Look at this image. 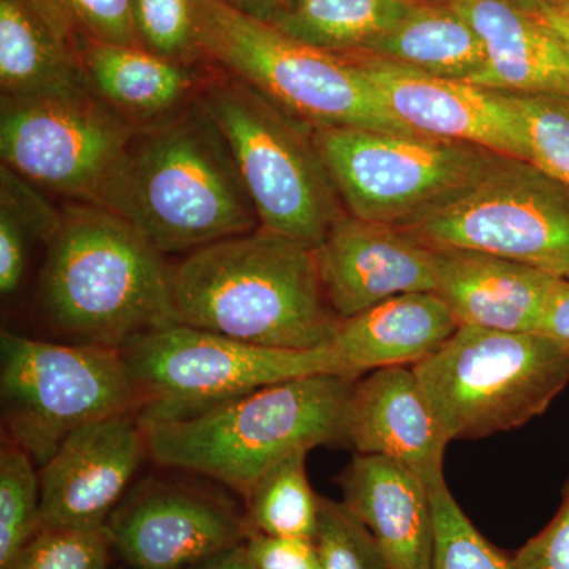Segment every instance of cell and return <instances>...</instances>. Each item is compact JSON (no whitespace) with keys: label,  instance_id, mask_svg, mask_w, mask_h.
<instances>
[{"label":"cell","instance_id":"obj_1","mask_svg":"<svg viewBox=\"0 0 569 569\" xmlns=\"http://www.w3.org/2000/svg\"><path fill=\"white\" fill-rule=\"evenodd\" d=\"M96 203L162 254L192 253L260 228L227 141L198 96L170 118L134 130Z\"/></svg>","mask_w":569,"mask_h":569},{"label":"cell","instance_id":"obj_2","mask_svg":"<svg viewBox=\"0 0 569 569\" xmlns=\"http://www.w3.org/2000/svg\"><path fill=\"white\" fill-rule=\"evenodd\" d=\"M178 323L250 346L313 350L335 336L316 249L257 228L187 253L173 266Z\"/></svg>","mask_w":569,"mask_h":569},{"label":"cell","instance_id":"obj_3","mask_svg":"<svg viewBox=\"0 0 569 569\" xmlns=\"http://www.w3.org/2000/svg\"><path fill=\"white\" fill-rule=\"evenodd\" d=\"M39 277L41 312L70 342L122 350L178 323L173 266L126 219L102 204L61 209Z\"/></svg>","mask_w":569,"mask_h":569},{"label":"cell","instance_id":"obj_4","mask_svg":"<svg viewBox=\"0 0 569 569\" xmlns=\"http://www.w3.org/2000/svg\"><path fill=\"white\" fill-rule=\"evenodd\" d=\"M356 378L316 373L269 385L194 417L146 426L159 466L249 496L264 471L299 449L347 443Z\"/></svg>","mask_w":569,"mask_h":569},{"label":"cell","instance_id":"obj_5","mask_svg":"<svg viewBox=\"0 0 569 569\" xmlns=\"http://www.w3.org/2000/svg\"><path fill=\"white\" fill-rule=\"evenodd\" d=\"M198 100L227 141L260 227L320 246L346 209L312 126L222 70L201 80Z\"/></svg>","mask_w":569,"mask_h":569},{"label":"cell","instance_id":"obj_6","mask_svg":"<svg viewBox=\"0 0 569 569\" xmlns=\"http://www.w3.org/2000/svg\"><path fill=\"white\" fill-rule=\"evenodd\" d=\"M193 17L203 59L241 78L301 121L417 133L397 121L350 59L287 36L233 0H193Z\"/></svg>","mask_w":569,"mask_h":569},{"label":"cell","instance_id":"obj_7","mask_svg":"<svg viewBox=\"0 0 569 569\" xmlns=\"http://www.w3.org/2000/svg\"><path fill=\"white\" fill-rule=\"evenodd\" d=\"M413 370L449 441L477 440L552 406L569 385V347L541 332L459 326Z\"/></svg>","mask_w":569,"mask_h":569},{"label":"cell","instance_id":"obj_8","mask_svg":"<svg viewBox=\"0 0 569 569\" xmlns=\"http://www.w3.org/2000/svg\"><path fill=\"white\" fill-rule=\"evenodd\" d=\"M343 209L370 222L410 227L481 181L498 153L429 134L312 126Z\"/></svg>","mask_w":569,"mask_h":569},{"label":"cell","instance_id":"obj_9","mask_svg":"<svg viewBox=\"0 0 569 569\" xmlns=\"http://www.w3.org/2000/svg\"><path fill=\"white\" fill-rule=\"evenodd\" d=\"M121 353L144 426L194 417L269 385L336 373L326 346L257 347L182 323L152 329Z\"/></svg>","mask_w":569,"mask_h":569},{"label":"cell","instance_id":"obj_10","mask_svg":"<svg viewBox=\"0 0 569 569\" xmlns=\"http://www.w3.org/2000/svg\"><path fill=\"white\" fill-rule=\"evenodd\" d=\"M0 399L6 436L39 470L81 427L137 411L118 348L0 335Z\"/></svg>","mask_w":569,"mask_h":569},{"label":"cell","instance_id":"obj_11","mask_svg":"<svg viewBox=\"0 0 569 569\" xmlns=\"http://www.w3.org/2000/svg\"><path fill=\"white\" fill-rule=\"evenodd\" d=\"M408 233L433 249L477 250L569 272V187L527 160L500 156L485 178Z\"/></svg>","mask_w":569,"mask_h":569},{"label":"cell","instance_id":"obj_12","mask_svg":"<svg viewBox=\"0 0 569 569\" xmlns=\"http://www.w3.org/2000/svg\"><path fill=\"white\" fill-rule=\"evenodd\" d=\"M134 127L93 92L2 97L3 167L41 190L96 203Z\"/></svg>","mask_w":569,"mask_h":569},{"label":"cell","instance_id":"obj_13","mask_svg":"<svg viewBox=\"0 0 569 569\" xmlns=\"http://www.w3.org/2000/svg\"><path fill=\"white\" fill-rule=\"evenodd\" d=\"M104 527L116 556L138 569H194L253 533L247 511L219 489L156 477L132 486Z\"/></svg>","mask_w":569,"mask_h":569},{"label":"cell","instance_id":"obj_14","mask_svg":"<svg viewBox=\"0 0 569 569\" xmlns=\"http://www.w3.org/2000/svg\"><path fill=\"white\" fill-rule=\"evenodd\" d=\"M389 112L417 133L470 142L530 162L522 119L505 91L433 77L367 54H348Z\"/></svg>","mask_w":569,"mask_h":569},{"label":"cell","instance_id":"obj_15","mask_svg":"<svg viewBox=\"0 0 569 569\" xmlns=\"http://www.w3.org/2000/svg\"><path fill=\"white\" fill-rule=\"evenodd\" d=\"M149 455L137 411L114 415L71 433L40 468V527L107 526Z\"/></svg>","mask_w":569,"mask_h":569},{"label":"cell","instance_id":"obj_16","mask_svg":"<svg viewBox=\"0 0 569 569\" xmlns=\"http://www.w3.org/2000/svg\"><path fill=\"white\" fill-rule=\"evenodd\" d=\"M326 301L339 320L395 296L433 291L438 250L406 228L343 213L316 247Z\"/></svg>","mask_w":569,"mask_h":569},{"label":"cell","instance_id":"obj_17","mask_svg":"<svg viewBox=\"0 0 569 569\" xmlns=\"http://www.w3.org/2000/svg\"><path fill=\"white\" fill-rule=\"evenodd\" d=\"M347 443L358 455L392 460L417 475L427 489L445 485L441 429L413 366L385 367L359 378L346 419Z\"/></svg>","mask_w":569,"mask_h":569},{"label":"cell","instance_id":"obj_18","mask_svg":"<svg viewBox=\"0 0 569 569\" xmlns=\"http://www.w3.org/2000/svg\"><path fill=\"white\" fill-rule=\"evenodd\" d=\"M433 293L459 326L538 332L561 277L477 250L437 249Z\"/></svg>","mask_w":569,"mask_h":569},{"label":"cell","instance_id":"obj_19","mask_svg":"<svg viewBox=\"0 0 569 569\" xmlns=\"http://www.w3.org/2000/svg\"><path fill=\"white\" fill-rule=\"evenodd\" d=\"M82 41L61 0H0L2 97L92 92Z\"/></svg>","mask_w":569,"mask_h":569},{"label":"cell","instance_id":"obj_20","mask_svg":"<svg viewBox=\"0 0 569 569\" xmlns=\"http://www.w3.org/2000/svg\"><path fill=\"white\" fill-rule=\"evenodd\" d=\"M337 485L342 503L372 533L389 569H432V500L417 475L389 459L356 455Z\"/></svg>","mask_w":569,"mask_h":569},{"label":"cell","instance_id":"obj_21","mask_svg":"<svg viewBox=\"0 0 569 569\" xmlns=\"http://www.w3.org/2000/svg\"><path fill=\"white\" fill-rule=\"evenodd\" d=\"M451 310L433 291L395 296L340 320L326 343L337 376L359 378L385 367L415 366L458 331Z\"/></svg>","mask_w":569,"mask_h":569},{"label":"cell","instance_id":"obj_22","mask_svg":"<svg viewBox=\"0 0 569 569\" xmlns=\"http://www.w3.org/2000/svg\"><path fill=\"white\" fill-rule=\"evenodd\" d=\"M485 44L488 67L477 84L496 91L569 99V56L516 0H449Z\"/></svg>","mask_w":569,"mask_h":569},{"label":"cell","instance_id":"obj_23","mask_svg":"<svg viewBox=\"0 0 569 569\" xmlns=\"http://www.w3.org/2000/svg\"><path fill=\"white\" fill-rule=\"evenodd\" d=\"M82 58L92 92L134 129L170 118L193 102L203 78L144 47L82 41Z\"/></svg>","mask_w":569,"mask_h":569},{"label":"cell","instance_id":"obj_24","mask_svg":"<svg viewBox=\"0 0 569 569\" xmlns=\"http://www.w3.org/2000/svg\"><path fill=\"white\" fill-rule=\"evenodd\" d=\"M361 54L477 84L488 67L473 26L449 2H415L391 31Z\"/></svg>","mask_w":569,"mask_h":569},{"label":"cell","instance_id":"obj_25","mask_svg":"<svg viewBox=\"0 0 569 569\" xmlns=\"http://www.w3.org/2000/svg\"><path fill=\"white\" fill-rule=\"evenodd\" d=\"M418 0H288L272 26L337 56L361 54L391 31Z\"/></svg>","mask_w":569,"mask_h":569},{"label":"cell","instance_id":"obj_26","mask_svg":"<svg viewBox=\"0 0 569 569\" xmlns=\"http://www.w3.org/2000/svg\"><path fill=\"white\" fill-rule=\"evenodd\" d=\"M307 449L291 452L254 482L246 511L257 533L316 541L320 497L307 478Z\"/></svg>","mask_w":569,"mask_h":569},{"label":"cell","instance_id":"obj_27","mask_svg":"<svg viewBox=\"0 0 569 569\" xmlns=\"http://www.w3.org/2000/svg\"><path fill=\"white\" fill-rule=\"evenodd\" d=\"M62 211L43 190L0 164V293L10 298L24 279L31 242H50Z\"/></svg>","mask_w":569,"mask_h":569},{"label":"cell","instance_id":"obj_28","mask_svg":"<svg viewBox=\"0 0 569 569\" xmlns=\"http://www.w3.org/2000/svg\"><path fill=\"white\" fill-rule=\"evenodd\" d=\"M31 456L3 433L0 449V569L40 527V470Z\"/></svg>","mask_w":569,"mask_h":569},{"label":"cell","instance_id":"obj_29","mask_svg":"<svg viewBox=\"0 0 569 569\" xmlns=\"http://www.w3.org/2000/svg\"><path fill=\"white\" fill-rule=\"evenodd\" d=\"M429 492L436 526L432 569H519L479 533L447 482Z\"/></svg>","mask_w":569,"mask_h":569},{"label":"cell","instance_id":"obj_30","mask_svg":"<svg viewBox=\"0 0 569 569\" xmlns=\"http://www.w3.org/2000/svg\"><path fill=\"white\" fill-rule=\"evenodd\" d=\"M505 92L522 119L530 146V163L569 187L568 97Z\"/></svg>","mask_w":569,"mask_h":569},{"label":"cell","instance_id":"obj_31","mask_svg":"<svg viewBox=\"0 0 569 569\" xmlns=\"http://www.w3.org/2000/svg\"><path fill=\"white\" fill-rule=\"evenodd\" d=\"M112 552L107 527H41L2 569H108Z\"/></svg>","mask_w":569,"mask_h":569},{"label":"cell","instance_id":"obj_32","mask_svg":"<svg viewBox=\"0 0 569 569\" xmlns=\"http://www.w3.org/2000/svg\"><path fill=\"white\" fill-rule=\"evenodd\" d=\"M133 22L146 50L192 66L203 59L194 31L193 0H133Z\"/></svg>","mask_w":569,"mask_h":569},{"label":"cell","instance_id":"obj_33","mask_svg":"<svg viewBox=\"0 0 569 569\" xmlns=\"http://www.w3.org/2000/svg\"><path fill=\"white\" fill-rule=\"evenodd\" d=\"M316 545L323 569H389L372 533L342 501L320 497Z\"/></svg>","mask_w":569,"mask_h":569},{"label":"cell","instance_id":"obj_34","mask_svg":"<svg viewBox=\"0 0 569 569\" xmlns=\"http://www.w3.org/2000/svg\"><path fill=\"white\" fill-rule=\"evenodd\" d=\"M61 2L89 39L142 47L134 31L133 0H61Z\"/></svg>","mask_w":569,"mask_h":569},{"label":"cell","instance_id":"obj_35","mask_svg":"<svg viewBox=\"0 0 569 569\" xmlns=\"http://www.w3.org/2000/svg\"><path fill=\"white\" fill-rule=\"evenodd\" d=\"M512 560L519 569H569V478L557 515Z\"/></svg>","mask_w":569,"mask_h":569},{"label":"cell","instance_id":"obj_36","mask_svg":"<svg viewBox=\"0 0 569 569\" xmlns=\"http://www.w3.org/2000/svg\"><path fill=\"white\" fill-rule=\"evenodd\" d=\"M246 549L257 569H323L313 539L269 537L253 531Z\"/></svg>","mask_w":569,"mask_h":569},{"label":"cell","instance_id":"obj_37","mask_svg":"<svg viewBox=\"0 0 569 569\" xmlns=\"http://www.w3.org/2000/svg\"><path fill=\"white\" fill-rule=\"evenodd\" d=\"M538 332L569 347V280L561 279L550 296Z\"/></svg>","mask_w":569,"mask_h":569},{"label":"cell","instance_id":"obj_38","mask_svg":"<svg viewBox=\"0 0 569 569\" xmlns=\"http://www.w3.org/2000/svg\"><path fill=\"white\" fill-rule=\"evenodd\" d=\"M569 56V13L542 0H516Z\"/></svg>","mask_w":569,"mask_h":569},{"label":"cell","instance_id":"obj_39","mask_svg":"<svg viewBox=\"0 0 569 569\" xmlns=\"http://www.w3.org/2000/svg\"><path fill=\"white\" fill-rule=\"evenodd\" d=\"M194 569H257L254 568L253 561L250 560L249 553H247L246 545L239 546L222 553V556L216 557V559L208 561V563L201 565V567Z\"/></svg>","mask_w":569,"mask_h":569},{"label":"cell","instance_id":"obj_40","mask_svg":"<svg viewBox=\"0 0 569 569\" xmlns=\"http://www.w3.org/2000/svg\"><path fill=\"white\" fill-rule=\"evenodd\" d=\"M233 2L246 10L247 13L260 18V20L269 21L288 0H233Z\"/></svg>","mask_w":569,"mask_h":569},{"label":"cell","instance_id":"obj_41","mask_svg":"<svg viewBox=\"0 0 569 569\" xmlns=\"http://www.w3.org/2000/svg\"><path fill=\"white\" fill-rule=\"evenodd\" d=\"M542 2L549 3V6L569 13V0H542Z\"/></svg>","mask_w":569,"mask_h":569},{"label":"cell","instance_id":"obj_42","mask_svg":"<svg viewBox=\"0 0 569 569\" xmlns=\"http://www.w3.org/2000/svg\"><path fill=\"white\" fill-rule=\"evenodd\" d=\"M419 2H449V0H419Z\"/></svg>","mask_w":569,"mask_h":569},{"label":"cell","instance_id":"obj_43","mask_svg":"<svg viewBox=\"0 0 569 569\" xmlns=\"http://www.w3.org/2000/svg\"><path fill=\"white\" fill-rule=\"evenodd\" d=\"M114 569H138L133 567H129V565H123V567L114 568Z\"/></svg>","mask_w":569,"mask_h":569},{"label":"cell","instance_id":"obj_44","mask_svg":"<svg viewBox=\"0 0 569 569\" xmlns=\"http://www.w3.org/2000/svg\"><path fill=\"white\" fill-rule=\"evenodd\" d=\"M565 279L569 280V272H568L567 277H565Z\"/></svg>","mask_w":569,"mask_h":569}]
</instances>
